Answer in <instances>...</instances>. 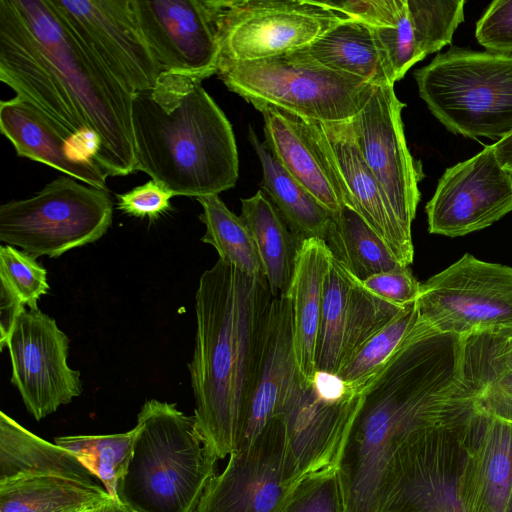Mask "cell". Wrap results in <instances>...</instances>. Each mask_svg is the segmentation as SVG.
<instances>
[{"mask_svg": "<svg viewBox=\"0 0 512 512\" xmlns=\"http://www.w3.org/2000/svg\"><path fill=\"white\" fill-rule=\"evenodd\" d=\"M0 80L63 128L107 176L135 171L133 95L50 0H0Z\"/></svg>", "mask_w": 512, "mask_h": 512, "instance_id": "1", "label": "cell"}, {"mask_svg": "<svg viewBox=\"0 0 512 512\" xmlns=\"http://www.w3.org/2000/svg\"><path fill=\"white\" fill-rule=\"evenodd\" d=\"M462 342L418 319L365 385L332 464L345 512H380L390 461L409 435L479 414L463 378Z\"/></svg>", "mask_w": 512, "mask_h": 512, "instance_id": "2", "label": "cell"}, {"mask_svg": "<svg viewBox=\"0 0 512 512\" xmlns=\"http://www.w3.org/2000/svg\"><path fill=\"white\" fill-rule=\"evenodd\" d=\"M273 298L264 275L220 259L200 276L188 367L196 426L218 459L239 444L262 371Z\"/></svg>", "mask_w": 512, "mask_h": 512, "instance_id": "3", "label": "cell"}, {"mask_svg": "<svg viewBox=\"0 0 512 512\" xmlns=\"http://www.w3.org/2000/svg\"><path fill=\"white\" fill-rule=\"evenodd\" d=\"M202 81L164 72L132 98L135 171L175 196L218 195L239 176L232 126Z\"/></svg>", "mask_w": 512, "mask_h": 512, "instance_id": "4", "label": "cell"}, {"mask_svg": "<svg viewBox=\"0 0 512 512\" xmlns=\"http://www.w3.org/2000/svg\"><path fill=\"white\" fill-rule=\"evenodd\" d=\"M117 500L135 512H195L216 475L218 458L200 434L194 416L176 404L146 401Z\"/></svg>", "mask_w": 512, "mask_h": 512, "instance_id": "5", "label": "cell"}, {"mask_svg": "<svg viewBox=\"0 0 512 512\" xmlns=\"http://www.w3.org/2000/svg\"><path fill=\"white\" fill-rule=\"evenodd\" d=\"M414 78L419 96L450 132L496 142L512 132V55L452 46Z\"/></svg>", "mask_w": 512, "mask_h": 512, "instance_id": "6", "label": "cell"}, {"mask_svg": "<svg viewBox=\"0 0 512 512\" xmlns=\"http://www.w3.org/2000/svg\"><path fill=\"white\" fill-rule=\"evenodd\" d=\"M480 414L409 435L390 461L380 512H475L469 463Z\"/></svg>", "mask_w": 512, "mask_h": 512, "instance_id": "7", "label": "cell"}, {"mask_svg": "<svg viewBox=\"0 0 512 512\" xmlns=\"http://www.w3.org/2000/svg\"><path fill=\"white\" fill-rule=\"evenodd\" d=\"M220 80L255 108L274 106L305 119L340 122L365 106L375 86L329 69L299 49L278 56L217 67Z\"/></svg>", "mask_w": 512, "mask_h": 512, "instance_id": "8", "label": "cell"}, {"mask_svg": "<svg viewBox=\"0 0 512 512\" xmlns=\"http://www.w3.org/2000/svg\"><path fill=\"white\" fill-rule=\"evenodd\" d=\"M113 218L108 190L60 176L30 198L0 206V241L37 259L58 258L99 240Z\"/></svg>", "mask_w": 512, "mask_h": 512, "instance_id": "9", "label": "cell"}, {"mask_svg": "<svg viewBox=\"0 0 512 512\" xmlns=\"http://www.w3.org/2000/svg\"><path fill=\"white\" fill-rule=\"evenodd\" d=\"M213 6L218 65L301 49L349 19L313 0H213Z\"/></svg>", "mask_w": 512, "mask_h": 512, "instance_id": "10", "label": "cell"}, {"mask_svg": "<svg viewBox=\"0 0 512 512\" xmlns=\"http://www.w3.org/2000/svg\"><path fill=\"white\" fill-rule=\"evenodd\" d=\"M418 318L461 337L512 324V267L466 253L420 285Z\"/></svg>", "mask_w": 512, "mask_h": 512, "instance_id": "11", "label": "cell"}, {"mask_svg": "<svg viewBox=\"0 0 512 512\" xmlns=\"http://www.w3.org/2000/svg\"><path fill=\"white\" fill-rule=\"evenodd\" d=\"M300 479L288 462L285 426L278 416L249 445L229 455L195 512H281Z\"/></svg>", "mask_w": 512, "mask_h": 512, "instance_id": "12", "label": "cell"}, {"mask_svg": "<svg viewBox=\"0 0 512 512\" xmlns=\"http://www.w3.org/2000/svg\"><path fill=\"white\" fill-rule=\"evenodd\" d=\"M404 107L393 85L375 86L351 123L359 149L390 212L412 238L411 226L420 200L418 184L423 174L406 144L401 117Z\"/></svg>", "mask_w": 512, "mask_h": 512, "instance_id": "13", "label": "cell"}, {"mask_svg": "<svg viewBox=\"0 0 512 512\" xmlns=\"http://www.w3.org/2000/svg\"><path fill=\"white\" fill-rule=\"evenodd\" d=\"M6 346L11 383L37 421L82 393L80 372L67 364V335L39 309H26L17 317Z\"/></svg>", "mask_w": 512, "mask_h": 512, "instance_id": "14", "label": "cell"}, {"mask_svg": "<svg viewBox=\"0 0 512 512\" xmlns=\"http://www.w3.org/2000/svg\"><path fill=\"white\" fill-rule=\"evenodd\" d=\"M72 32L132 95L161 70L141 33L131 0H50Z\"/></svg>", "mask_w": 512, "mask_h": 512, "instance_id": "15", "label": "cell"}, {"mask_svg": "<svg viewBox=\"0 0 512 512\" xmlns=\"http://www.w3.org/2000/svg\"><path fill=\"white\" fill-rule=\"evenodd\" d=\"M425 210L431 234L458 237L484 229L512 211V175L486 146L446 169Z\"/></svg>", "mask_w": 512, "mask_h": 512, "instance_id": "16", "label": "cell"}, {"mask_svg": "<svg viewBox=\"0 0 512 512\" xmlns=\"http://www.w3.org/2000/svg\"><path fill=\"white\" fill-rule=\"evenodd\" d=\"M131 5L161 73L202 80L217 73L213 0H131Z\"/></svg>", "mask_w": 512, "mask_h": 512, "instance_id": "17", "label": "cell"}, {"mask_svg": "<svg viewBox=\"0 0 512 512\" xmlns=\"http://www.w3.org/2000/svg\"><path fill=\"white\" fill-rule=\"evenodd\" d=\"M341 192L344 205L356 211L386 242L403 266L413 262L414 247L390 212L380 186L357 144L350 120L320 122L300 117Z\"/></svg>", "mask_w": 512, "mask_h": 512, "instance_id": "18", "label": "cell"}, {"mask_svg": "<svg viewBox=\"0 0 512 512\" xmlns=\"http://www.w3.org/2000/svg\"><path fill=\"white\" fill-rule=\"evenodd\" d=\"M403 308L368 291L333 256L324 283L317 371L337 375L358 349Z\"/></svg>", "mask_w": 512, "mask_h": 512, "instance_id": "19", "label": "cell"}, {"mask_svg": "<svg viewBox=\"0 0 512 512\" xmlns=\"http://www.w3.org/2000/svg\"><path fill=\"white\" fill-rule=\"evenodd\" d=\"M361 392L328 399L319 393L314 381L308 382L300 374L280 415L288 462L299 478L333 464Z\"/></svg>", "mask_w": 512, "mask_h": 512, "instance_id": "20", "label": "cell"}, {"mask_svg": "<svg viewBox=\"0 0 512 512\" xmlns=\"http://www.w3.org/2000/svg\"><path fill=\"white\" fill-rule=\"evenodd\" d=\"M0 130L19 157L46 164L84 184L108 190V176L87 151L23 98L15 96L0 102Z\"/></svg>", "mask_w": 512, "mask_h": 512, "instance_id": "21", "label": "cell"}, {"mask_svg": "<svg viewBox=\"0 0 512 512\" xmlns=\"http://www.w3.org/2000/svg\"><path fill=\"white\" fill-rule=\"evenodd\" d=\"M299 376L291 304L287 295H280L273 298L262 371L236 450L249 445L271 420L281 415Z\"/></svg>", "mask_w": 512, "mask_h": 512, "instance_id": "22", "label": "cell"}, {"mask_svg": "<svg viewBox=\"0 0 512 512\" xmlns=\"http://www.w3.org/2000/svg\"><path fill=\"white\" fill-rule=\"evenodd\" d=\"M465 0H403L393 27L374 29L396 81L428 55L450 45L464 21Z\"/></svg>", "mask_w": 512, "mask_h": 512, "instance_id": "23", "label": "cell"}, {"mask_svg": "<svg viewBox=\"0 0 512 512\" xmlns=\"http://www.w3.org/2000/svg\"><path fill=\"white\" fill-rule=\"evenodd\" d=\"M265 145L283 168L332 215L344 206L341 192L301 118L283 109L260 105Z\"/></svg>", "mask_w": 512, "mask_h": 512, "instance_id": "24", "label": "cell"}, {"mask_svg": "<svg viewBox=\"0 0 512 512\" xmlns=\"http://www.w3.org/2000/svg\"><path fill=\"white\" fill-rule=\"evenodd\" d=\"M333 254L319 238L303 239L287 296L293 319L296 363L302 377L313 382L317 373L316 346L320 329L324 283Z\"/></svg>", "mask_w": 512, "mask_h": 512, "instance_id": "25", "label": "cell"}, {"mask_svg": "<svg viewBox=\"0 0 512 512\" xmlns=\"http://www.w3.org/2000/svg\"><path fill=\"white\" fill-rule=\"evenodd\" d=\"M319 64L350 74L373 86L393 85L395 73L375 30L347 19L299 49Z\"/></svg>", "mask_w": 512, "mask_h": 512, "instance_id": "26", "label": "cell"}, {"mask_svg": "<svg viewBox=\"0 0 512 512\" xmlns=\"http://www.w3.org/2000/svg\"><path fill=\"white\" fill-rule=\"evenodd\" d=\"M30 476H56L99 485L73 452L51 444L0 413V483Z\"/></svg>", "mask_w": 512, "mask_h": 512, "instance_id": "27", "label": "cell"}, {"mask_svg": "<svg viewBox=\"0 0 512 512\" xmlns=\"http://www.w3.org/2000/svg\"><path fill=\"white\" fill-rule=\"evenodd\" d=\"M475 512H504L512 488V422L481 411L470 456Z\"/></svg>", "mask_w": 512, "mask_h": 512, "instance_id": "28", "label": "cell"}, {"mask_svg": "<svg viewBox=\"0 0 512 512\" xmlns=\"http://www.w3.org/2000/svg\"><path fill=\"white\" fill-rule=\"evenodd\" d=\"M241 219L249 229L273 297L286 295L295 269L301 239L262 191L241 199Z\"/></svg>", "mask_w": 512, "mask_h": 512, "instance_id": "29", "label": "cell"}, {"mask_svg": "<svg viewBox=\"0 0 512 512\" xmlns=\"http://www.w3.org/2000/svg\"><path fill=\"white\" fill-rule=\"evenodd\" d=\"M248 139L262 166V191L289 228L301 239L319 238L326 242L333 215L283 168L252 127L248 129Z\"/></svg>", "mask_w": 512, "mask_h": 512, "instance_id": "30", "label": "cell"}, {"mask_svg": "<svg viewBox=\"0 0 512 512\" xmlns=\"http://www.w3.org/2000/svg\"><path fill=\"white\" fill-rule=\"evenodd\" d=\"M111 498L100 485L56 476L0 483V512H88Z\"/></svg>", "mask_w": 512, "mask_h": 512, "instance_id": "31", "label": "cell"}, {"mask_svg": "<svg viewBox=\"0 0 512 512\" xmlns=\"http://www.w3.org/2000/svg\"><path fill=\"white\" fill-rule=\"evenodd\" d=\"M326 243L333 256L361 282L403 266L386 242L346 205L333 217Z\"/></svg>", "mask_w": 512, "mask_h": 512, "instance_id": "32", "label": "cell"}, {"mask_svg": "<svg viewBox=\"0 0 512 512\" xmlns=\"http://www.w3.org/2000/svg\"><path fill=\"white\" fill-rule=\"evenodd\" d=\"M205 225L203 243L215 248L219 259L251 276L264 275L253 237L240 216L234 214L219 195L196 198Z\"/></svg>", "mask_w": 512, "mask_h": 512, "instance_id": "33", "label": "cell"}, {"mask_svg": "<svg viewBox=\"0 0 512 512\" xmlns=\"http://www.w3.org/2000/svg\"><path fill=\"white\" fill-rule=\"evenodd\" d=\"M137 429L110 435H77L55 438L94 473L109 495L117 500V488L129 466Z\"/></svg>", "mask_w": 512, "mask_h": 512, "instance_id": "34", "label": "cell"}, {"mask_svg": "<svg viewBox=\"0 0 512 512\" xmlns=\"http://www.w3.org/2000/svg\"><path fill=\"white\" fill-rule=\"evenodd\" d=\"M462 373L476 395L491 383L512 375V324L464 336Z\"/></svg>", "mask_w": 512, "mask_h": 512, "instance_id": "35", "label": "cell"}, {"mask_svg": "<svg viewBox=\"0 0 512 512\" xmlns=\"http://www.w3.org/2000/svg\"><path fill=\"white\" fill-rule=\"evenodd\" d=\"M417 320L415 303L404 307L358 349L339 370L337 376L349 388L361 392L393 354Z\"/></svg>", "mask_w": 512, "mask_h": 512, "instance_id": "36", "label": "cell"}, {"mask_svg": "<svg viewBox=\"0 0 512 512\" xmlns=\"http://www.w3.org/2000/svg\"><path fill=\"white\" fill-rule=\"evenodd\" d=\"M0 286L29 309H38V301L50 288L47 270L34 257L10 245L0 246Z\"/></svg>", "mask_w": 512, "mask_h": 512, "instance_id": "37", "label": "cell"}, {"mask_svg": "<svg viewBox=\"0 0 512 512\" xmlns=\"http://www.w3.org/2000/svg\"><path fill=\"white\" fill-rule=\"evenodd\" d=\"M281 512H345L334 466L303 476L293 488Z\"/></svg>", "mask_w": 512, "mask_h": 512, "instance_id": "38", "label": "cell"}, {"mask_svg": "<svg viewBox=\"0 0 512 512\" xmlns=\"http://www.w3.org/2000/svg\"><path fill=\"white\" fill-rule=\"evenodd\" d=\"M475 37L488 52L512 55V0L491 2L476 22Z\"/></svg>", "mask_w": 512, "mask_h": 512, "instance_id": "39", "label": "cell"}, {"mask_svg": "<svg viewBox=\"0 0 512 512\" xmlns=\"http://www.w3.org/2000/svg\"><path fill=\"white\" fill-rule=\"evenodd\" d=\"M174 196L151 179L125 193L116 194L117 209L129 216L153 221L171 209Z\"/></svg>", "mask_w": 512, "mask_h": 512, "instance_id": "40", "label": "cell"}, {"mask_svg": "<svg viewBox=\"0 0 512 512\" xmlns=\"http://www.w3.org/2000/svg\"><path fill=\"white\" fill-rule=\"evenodd\" d=\"M362 284L377 297L401 307L415 303L421 285L409 266L373 275Z\"/></svg>", "mask_w": 512, "mask_h": 512, "instance_id": "41", "label": "cell"}, {"mask_svg": "<svg viewBox=\"0 0 512 512\" xmlns=\"http://www.w3.org/2000/svg\"><path fill=\"white\" fill-rule=\"evenodd\" d=\"M331 10L374 29L393 27L403 0L322 1Z\"/></svg>", "mask_w": 512, "mask_h": 512, "instance_id": "42", "label": "cell"}, {"mask_svg": "<svg viewBox=\"0 0 512 512\" xmlns=\"http://www.w3.org/2000/svg\"><path fill=\"white\" fill-rule=\"evenodd\" d=\"M484 413L512 422V375L491 383L477 395Z\"/></svg>", "mask_w": 512, "mask_h": 512, "instance_id": "43", "label": "cell"}, {"mask_svg": "<svg viewBox=\"0 0 512 512\" xmlns=\"http://www.w3.org/2000/svg\"><path fill=\"white\" fill-rule=\"evenodd\" d=\"M500 166L512 175V132L492 145Z\"/></svg>", "mask_w": 512, "mask_h": 512, "instance_id": "44", "label": "cell"}, {"mask_svg": "<svg viewBox=\"0 0 512 512\" xmlns=\"http://www.w3.org/2000/svg\"><path fill=\"white\" fill-rule=\"evenodd\" d=\"M96 512H135L123 505L118 500L111 498L104 505L99 507Z\"/></svg>", "mask_w": 512, "mask_h": 512, "instance_id": "45", "label": "cell"}, {"mask_svg": "<svg viewBox=\"0 0 512 512\" xmlns=\"http://www.w3.org/2000/svg\"><path fill=\"white\" fill-rule=\"evenodd\" d=\"M504 512H512V488H511L510 495H509V498H508V502H507V505H506V508H505Z\"/></svg>", "mask_w": 512, "mask_h": 512, "instance_id": "46", "label": "cell"}, {"mask_svg": "<svg viewBox=\"0 0 512 512\" xmlns=\"http://www.w3.org/2000/svg\"><path fill=\"white\" fill-rule=\"evenodd\" d=\"M97 510V509H96ZM96 510L92 511V512H96Z\"/></svg>", "mask_w": 512, "mask_h": 512, "instance_id": "47", "label": "cell"}, {"mask_svg": "<svg viewBox=\"0 0 512 512\" xmlns=\"http://www.w3.org/2000/svg\"><path fill=\"white\" fill-rule=\"evenodd\" d=\"M96 510V509H95ZM94 511V510H93ZM88 512H92V511H88Z\"/></svg>", "mask_w": 512, "mask_h": 512, "instance_id": "48", "label": "cell"}]
</instances>
